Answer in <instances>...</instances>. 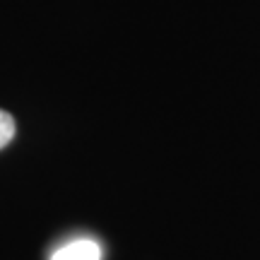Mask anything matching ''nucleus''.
Instances as JSON below:
<instances>
[{"label": "nucleus", "mask_w": 260, "mask_h": 260, "mask_svg": "<svg viewBox=\"0 0 260 260\" xmlns=\"http://www.w3.org/2000/svg\"><path fill=\"white\" fill-rule=\"evenodd\" d=\"M51 260H102V248L92 239H77L58 248Z\"/></svg>", "instance_id": "f257e3e1"}, {"label": "nucleus", "mask_w": 260, "mask_h": 260, "mask_svg": "<svg viewBox=\"0 0 260 260\" xmlns=\"http://www.w3.org/2000/svg\"><path fill=\"white\" fill-rule=\"evenodd\" d=\"M17 135V123L12 118V113L0 109V149H5Z\"/></svg>", "instance_id": "f03ea898"}]
</instances>
